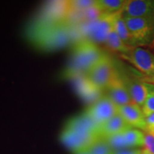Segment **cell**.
I'll return each mask as SVG.
<instances>
[{
    "label": "cell",
    "mask_w": 154,
    "mask_h": 154,
    "mask_svg": "<svg viewBox=\"0 0 154 154\" xmlns=\"http://www.w3.org/2000/svg\"><path fill=\"white\" fill-rule=\"evenodd\" d=\"M124 0H96V5L103 14H116L122 11Z\"/></svg>",
    "instance_id": "16"
},
{
    "label": "cell",
    "mask_w": 154,
    "mask_h": 154,
    "mask_svg": "<svg viewBox=\"0 0 154 154\" xmlns=\"http://www.w3.org/2000/svg\"><path fill=\"white\" fill-rule=\"evenodd\" d=\"M131 128L118 113L100 126L99 136L101 138H106L121 134Z\"/></svg>",
    "instance_id": "12"
},
{
    "label": "cell",
    "mask_w": 154,
    "mask_h": 154,
    "mask_svg": "<svg viewBox=\"0 0 154 154\" xmlns=\"http://www.w3.org/2000/svg\"><path fill=\"white\" fill-rule=\"evenodd\" d=\"M104 44H106V46L109 49L116 51V52L120 53L121 55L126 54L131 48L127 46L122 41V39L119 37V36L116 32L114 29H113L108 35Z\"/></svg>",
    "instance_id": "15"
},
{
    "label": "cell",
    "mask_w": 154,
    "mask_h": 154,
    "mask_svg": "<svg viewBox=\"0 0 154 154\" xmlns=\"http://www.w3.org/2000/svg\"><path fill=\"white\" fill-rule=\"evenodd\" d=\"M75 154H90L89 152H88L87 150H86V151H81V152H79V153H75Z\"/></svg>",
    "instance_id": "25"
},
{
    "label": "cell",
    "mask_w": 154,
    "mask_h": 154,
    "mask_svg": "<svg viewBox=\"0 0 154 154\" xmlns=\"http://www.w3.org/2000/svg\"><path fill=\"white\" fill-rule=\"evenodd\" d=\"M145 80L146 83H149V84H154V76H151V77H147V78H146Z\"/></svg>",
    "instance_id": "23"
},
{
    "label": "cell",
    "mask_w": 154,
    "mask_h": 154,
    "mask_svg": "<svg viewBox=\"0 0 154 154\" xmlns=\"http://www.w3.org/2000/svg\"><path fill=\"white\" fill-rule=\"evenodd\" d=\"M90 154H113V150L106 140L103 138H97L87 149Z\"/></svg>",
    "instance_id": "17"
},
{
    "label": "cell",
    "mask_w": 154,
    "mask_h": 154,
    "mask_svg": "<svg viewBox=\"0 0 154 154\" xmlns=\"http://www.w3.org/2000/svg\"><path fill=\"white\" fill-rule=\"evenodd\" d=\"M116 72V70L112 59L104 53L84 76L94 87L99 90H103L106 88Z\"/></svg>",
    "instance_id": "4"
},
{
    "label": "cell",
    "mask_w": 154,
    "mask_h": 154,
    "mask_svg": "<svg viewBox=\"0 0 154 154\" xmlns=\"http://www.w3.org/2000/svg\"><path fill=\"white\" fill-rule=\"evenodd\" d=\"M106 90L107 92L106 96L118 107L133 102L123 76L117 71Z\"/></svg>",
    "instance_id": "8"
},
{
    "label": "cell",
    "mask_w": 154,
    "mask_h": 154,
    "mask_svg": "<svg viewBox=\"0 0 154 154\" xmlns=\"http://www.w3.org/2000/svg\"><path fill=\"white\" fill-rule=\"evenodd\" d=\"M102 50L94 42L82 38L75 44L72 51L70 73L72 75H85L86 72L101 59Z\"/></svg>",
    "instance_id": "2"
},
{
    "label": "cell",
    "mask_w": 154,
    "mask_h": 154,
    "mask_svg": "<svg viewBox=\"0 0 154 154\" xmlns=\"http://www.w3.org/2000/svg\"><path fill=\"white\" fill-rule=\"evenodd\" d=\"M119 12L103 14L95 21L84 23L82 32L86 36L84 38L96 44H104L108 35L113 29L115 19Z\"/></svg>",
    "instance_id": "5"
},
{
    "label": "cell",
    "mask_w": 154,
    "mask_h": 154,
    "mask_svg": "<svg viewBox=\"0 0 154 154\" xmlns=\"http://www.w3.org/2000/svg\"><path fill=\"white\" fill-rule=\"evenodd\" d=\"M123 76L132 101L142 107L154 84L143 82L128 76Z\"/></svg>",
    "instance_id": "11"
},
{
    "label": "cell",
    "mask_w": 154,
    "mask_h": 154,
    "mask_svg": "<svg viewBox=\"0 0 154 154\" xmlns=\"http://www.w3.org/2000/svg\"><path fill=\"white\" fill-rule=\"evenodd\" d=\"M113 29L119 36V37L122 39V41L127 46L130 47H135L134 40H133L129 31L127 28L126 22H125L124 17H123L122 11L119 12L116 17Z\"/></svg>",
    "instance_id": "14"
},
{
    "label": "cell",
    "mask_w": 154,
    "mask_h": 154,
    "mask_svg": "<svg viewBox=\"0 0 154 154\" xmlns=\"http://www.w3.org/2000/svg\"><path fill=\"white\" fill-rule=\"evenodd\" d=\"M146 124L147 128L146 131L154 132V113L146 117Z\"/></svg>",
    "instance_id": "21"
},
{
    "label": "cell",
    "mask_w": 154,
    "mask_h": 154,
    "mask_svg": "<svg viewBox=\"0 0 154 154\" xmlns=\"http://www.w3.org/2000/svg\"><path fill=\"white\" fill-rule=\"evenodd\" d=\"M141 109L145 117L149 116L154 113V86L148 95Z\"/></svg>",
    "instance_id": "19"
},
{
    "label": "cell",
    "mask_w": 154,
    "mask_h": 154,
    "mask_svg": "<svg viewBox=\"0 0 154 154\" xmlns=\"http://www.w3.org/2000/svg\"><path fill=\"white\" fill-rule=\"evenodd\" d=\"M144 149L154 154V132L145 131L144 132Z\"/></svg>",
    "instance_id": "20"
},
{
    "label": "cell",
    "mask_w": 154,
    "mask_h": 154,
    "mask_svg": "<svg viewBox=\"0 0 154 154\" xmlns=\"http://www.w3.org/2000/svg\"><path fill=\"white\" fill-rule=\"evenodd\" d=\"M140 154H153V153H151V152L148 151L147 149H144V148H143V149L140 150Z\"/></svg>",
    "instance_id": "24"
},
{
    "label": "cell",
    "mask_w": 154,
    "mask_h": 154,
    "mask_svg": "<svg viewBox=\"0 0 154 154\" xmlns=\"http://www.w3.org/2000/svg\"><path fill=\"white\" fill-rule=\"evenodd\" d=\"M124 140L128 149H138L144 147V132L136 128H129L123 132Z\"/></svg>",
    "instance_id": "13"
},
{
    "label": "cell",
    "mask_w": 154,
    "mask_h": 154,
    "mask_svg": "<svg viewBox=\"0 0 154 154\" xmlns=\"http://www.w3.org/2000/svg\"><path fill=\"white\" fill-rule=\"evenodd\" d=\"M122 15L128 17H146L154 15L153 0H126Z\"/></svg>",
    "instance_id": "10"
},
{
    "label": "cell",
    "mask_w": 154,
    "mask_h": 154,
    "mask_svg": "<svg viewBox=\"0 0 154 154\" xmlns=\"http://www.w3.org/2000/svg\"><path fill=\"white\" fill-rule=\"evenodd\" d=\"M135 47L147 46L154 40V15L146 17H124Z\"/></svg>",
    "instance_id": "3"
},
{
    "label": "cell",
    "mask_w": 154,
    "mask_h": 154,
    "mask_svg": "<svg viewBox=\"0 0 154 154\" xmlns=\"http://www.w3.org/2000/svg\"><path fill=\"white\" fill-rule=\"evenodd\" d=\"M118 113L132 128L143 131L144 132L147 131L146 117L142 111L141 107L136 103L132 102L128 104L119 106Z\"/></svg>",
    "instance_id": "9"
},
{
    "label": "cell",
    "mask_w": 154,
    "mask_h": 154,
    "mask_svg": "<svg viewBox=\"0 0 154 154\" xmlns=\"http://www.w3.org/2000/svg\"><path fill=\"white\" fill-rule=\"evenodd\" d=\"M84 113L96 125L100 126L118 113V106L107 96H103L94 101Z\"/></svg>",
    "instance_id": "6"
},
{
    "label": "cell",
    "mask_w": 154,
    "mask_h": 154,
    "mask_svg": "<svg viewBox=\"0 0 154 154\" xmlns=\"http://www.w3.org/2000/svg\"><path fill=\"white\" fill-rule=\"evenodd\" d=\"M140 149H124L114 151L113 154H140Z\"/></svg>",
    "instance_id": "22"
},
{
    "label": "cell",
    "mask_w": 154,
    "mask_h": 154,
    "mask_svg": "<svg viewBox=\"0 0 154 154\" xmlns=\"http://www.w3.org/2000/svg\"><path fill=\"white\" fill-rule=\"evenodd\" d=\"M122 56L146 76H154V54L150 50L142 47H131L128 53Z\"/></svg>",
    "instance_id": "7"
},
{
    "label": "cell",
    "mask_w": 154,
    "mask_h": 154,
    "mask_svg": "<svg viewBox=\"0 0 154 154\" xmlns=\"http://www.w3.org/2000/svg\"><path fill=\"white\" fill-rule=\"evenodd\" d=\"M94 0H75L69 1L70 13L81 12L96 4Z\"/></svg>",
    "instance_id": "18"
},
{
    "label": "cell",
    "mask_w": 154,
    "mask_h": 154,
    "mask_svg": "<svg viewBox=\"0 0 154 154\" xmlns=\"http://www.w3.org/2000/svg\"><path fill=\"white\" fill-rule=\"evenodd\" d=\"M99 137V126L84 113L67 122L60 140L67 149L77 153L87 150Z\"/></svg>",
    "instance_id": "1"
}]
</instances>
